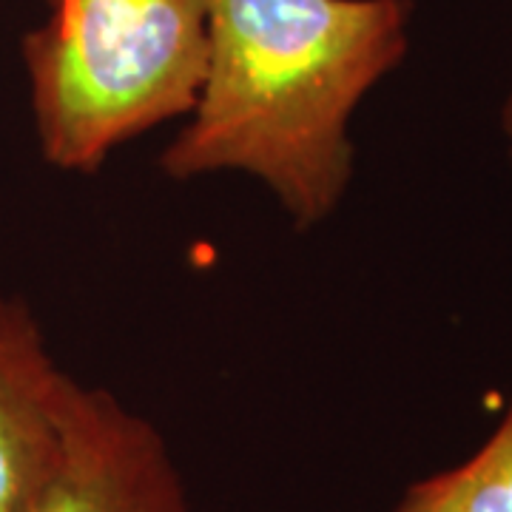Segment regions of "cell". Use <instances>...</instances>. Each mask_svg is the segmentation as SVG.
<instances>
[{"instance_id":"obj_1","label":"cell","mask_w":512,"mask_h":512,"mask_svg":"<svg viewBox=\"0 0 512 512\" xmlns=\"http://www.w3.org/2000/svg\"><path fill=\"white\" fill-rule=\"evenodd\" d=\"M413 0H211L208 63L160 168L242 171L296 222L328 220L353 177L350 120L407 55Z\"/></svg>"},{"instance_id":"obj_6","label":"cell","mask_w":512,"mask_h":512,"mask_svg":"<svg viewBox=\"0 0 512 512\" xmlns=\"http://www.w3.org/2000/svg\"><path fill=\"white\" fill-rule=\"evenodd\" d=\"M393 512H458L456 473L447 470L413 484Z\"/></svg>"},{"instance_id":"obj_2","label":"cell","mask_w":512,"mask_h":512,"mask_svg":"<svg viewBox=\"0 0 512 512\" xmlns=\"http://www.w3.org/2000/svg\"><path fill=\"white\" fill-rule=\"evenodd\" d=\"M46 9L20 43L46 163L94 174L117 146L191 114L211 0H46Z\"/></svg>"},{"instance_id":"obj_4","label":"cell","mask_w":512,"mask_h":512,"mask_svg":"<svg viewBox=\"0 0 512 512\" xmlns=\"http://www.w3.org/2000/svg\"><path fill=\"white\" fill-rule=\"evenodd\" d=\"M72 384L32 311L0 291V512H23L46 476Z\"/></svg>"},{"instance_id":"obj_5","label":"cell","mask_w":512,"mask_h":512,"mask_svg":"<svg viewBox=\"0 0 512 512\" xmlns=\"http://www.w3.org/2000/svg\"><path fill=\"white\" fill-rule=\"evenodd\" d=\"M453 473L458 512H512V404L484 447Z\"/></svg>"},{"instance_id":"obj_7","label":"cell","mask_w":512,"mask_h":512,"mask_svg":"<svg viewBox=\"0 0 512 512\" xmlns=\"http://www.w3.org/2000/svg\"><path fill=\"white\" fill-rule=\"evenodd\" d=\"M501 128L507 134V143H510V160H512V94L507 97L504 109H501Z\"/></svg>"},{"instance_id":"obj_3","label":"cell","mask_w":512,"mask_h":512,"mask_svg":"<svg viewBox=\"0 0 512 512\" xmlns=\"http://www.w3.org/2000/svg\"><path fill=\"white\" fill-rule=\"evenodd\" d=\"M23 512H191L163 433L74 379L57 453Z\"/></svg>"}]
</instances>
